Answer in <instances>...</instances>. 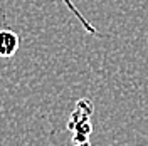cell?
Here are the masks:
<instances>
[{"label": "cell", "mask_w": 148, "mask_h": 146, "mask_svg": "<svg viewBox=\"0 0 148 146\" xmlns=\"http://www.w3.org/2000/svg\"><path fill=\"white\" fill-rule=\"evenodd\" d=\"M92 102L88 99H79L76 102V108L69 116L67 129L73 133V143L76 146H91L89 134L92 131L91 126V114H92Z\"/></svg>", "instance_id": "1"}, {"label": "cell", "mask_w": 148, "mask_h": 146, "mask_svg": "<svg viewBox=\"0 0 148 146\" xmlns=\"http://www.w3.org/2000/svg\"><path fill=\"white\" fill-rule=\"evenodd\" d=\"M20 47V37L10 29H0V57H12Z\"/></svg>", "instance_id": "2"}, {"label": "cell", "mask_w": 148, "mask_h": 146, "mask_svg": "<svg viewBox=\"0 0 148 146\" xmlns=\"http://www.w3.org/2000/svg\"><path fill=\"white\" fill-rule=\"evenodd\" d=\"M62 3H64L66 7H67V10H69V12L73 14L74 17L77 18V22L81 24V27H83L84 30H86V32L89 34V35H99L98 29L94 27V25H92L91 22H89V20H88V18L84 17V15L81 14V12H79V9H77V7L74 5V2H73V0H62Z\"/></svg>", "instance_id": "3"}]
</instances>
